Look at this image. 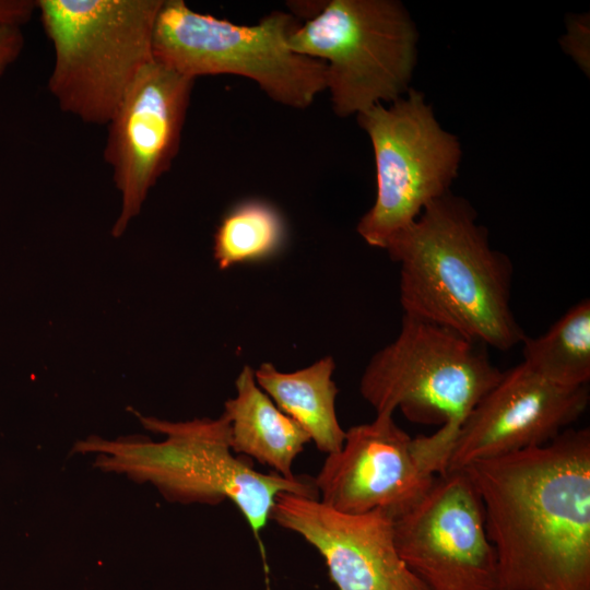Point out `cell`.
Wrapping results in <instances>:
<instances>
[{
	"label": "cell",
	"instance_id": "obj_18",
	"mask_svg": "<svg viewBox=\"0 0 590 590\" xmlns=\"http://www.w3.org/2000/svg\"><path fill=\"white\" fill-rule=\"evenodd\" d=\"M36 11L33 0H0V27H22Z\"/></svg>",
	"mask_w": 590,
	"mask_h": 590
},
{
	"label": "cell",
	"instance_id": "obj_6",
	"mask_svg": "<svg viewBox=\"0 0 590 590\" xmlns=\"http://www.w3.org/2000/svg\"><path fill=\"white\" fill-rule=\"evenodd\" d=\"M299 25L283 11L240 25L197 12L182 0H164L154 27L153 58L192 80L214 74L247 78L272 101L304 109L326 91V66L291 49L288 38Z\"/></svg>",
	"mask_w": 590,
	"mask_h": 590
},
{
	"label": "cell",
	"instance_id": "obj_5",
	"mask_svg": "<svg viewBox=\"0 0 590 590\" xmlns=\"http://www.w3.org/2000/svg\"><path fill=\"white\" fill-rule=\"evenodd\" d=\"M485 347L403 315L397 338L368 362L359 392L376 413L399 409L413 423L437 425L430 438L448 461L468 416L503 375Z\"/></svg>",
	"mask_w": 590,
	"mask_h": 590
},
{
	"label": "cell",
	"instance_id": "obj_3",
	"mask_svg": "<svg viewBox=\"0 0 590 590\" xmlns=\"http://www.w3.org/2000/svg\"><path fill=\"white\" fill-rule=\"evenodd\" d=\"M138 416L146 429L164 434L165 439L105 440L91 436L76 442L74 451L97 453L99 469L150 482L170 502L217 506L229 500L245 518L263 555L261 533L276 497L290 493L319 499L314 477L262 473L236 457L224 414L186 422Z\"/></svg>",
	"mask_w": 590,
	"mask_h": 590
},
{
	"label": "cell",
	"instance_id": "obj_15",
	"mask_svg": "<svg viewBox=\"0 0 590 590\" xmlns=\"http://www.w3.org/2000/svg\"><path fill=\"white\" fill-rule=\"evenodd\" d=\"M334 368L333 357L326 356L291 373L279 370L272 363L255 369L258 386L327 455L339 451L345 439L335 412L339 389L332 379Z\"/></svg>",
	"mask_w": 590,
	"mask_h": 590
},
{
	"label": "cell",
	"instance_id": "obj_17",
	"mask_svg": "<svg viewBox=\"0 0 590 590\" xmlns=\"http://www.w3.org/2000/svg\"><path fill=\"white\" fill-rule=\"evenodd\" d=\"M286 236L280 212L261 200L231 209L214 234L213 256L220 269L266 260L282 248Z\"/></svg>",
	"mask_w": 590,
	"mask_h": 590
},
{
	"label": "cell",
	"instance_id": "obj_8",
	"mask_svg": "<svg viewBox=\"0 0 590 590\" xmlns=\"http://www.w3.org/2000/svg\"><path fill=\"white\" fill-rule=\"evenodd\" d=\"M357 120L371 142L377 182L375 202L361 217L357 233L369 246L386 249L397 233L447 193L460 145L414 90L389 107L373 106Z\"/></svg>",
	"mask_w": 590,
	"mask_h": 590
},
{
	"label": "cell",
	"instance_id": "obj_14",
	"mask_svg": "<svg viewBox=\"0 0 590 590\" xmlns=\"http://www.w3.org/2000/svg\"><path fill=\"white\" fill-rule=\"evenodd\" d=\"M235 388L236 396L225 401L223 412L229 422L233 452L293 477V464L310 441L308 434L258 386L250 366L243 367Z\"/></svg>",
	"mask_w": 590,
	"mask_h": 590
},
{
	"label": "cell",
	"instance_id": "obj_1",
	"mask_svg": "<svg viewBox=\"0 0 590 590\" xmlns=\"http://www.w3.org/2000/svg\"><path fill=\"white\" fill-rule=\"evenodd\" d=\"M498 590H590V429L465 467Z\"/></svg>",
	"mask_w": 590,
	"mask_h": 590
},
{
	"label": "cell",
	"instance_id": "obj_7",
	"mask_svg": "<svg viewBox=\"0 0 590 590\" xmlns=\"http://www.w3.org/2000/svg\"><path fill=\"white\" fill-rule=\"evenodd\" d=\"M416 31L393 0H331L290 36L291 49L326 66V90L340 117L358 115L408 90Z\"/></svg>",
	"mask_w": 590,
	"mask_h": 590
},
{
	"label": "cell",
	"instance_id": "obj_11",
	"mask_svg": "<svg viewBox=\"0 0 590 590\" xmlns=\"http://www.w3.org/2000/svg\"><path fill=\"white\" fill-rule=\"evenodd\" d=\"M436 476L416 438L398 426L392 412H379L345 430L343 446L327 455L314 482L319 500L338 511L379 509L396 519L425 496Z\"/></svg>",
	"mask_w": 590,
	"mask_h": 590
},
{
	"label": "cell",
	"instance_id": "obj_16",
	"mask_svg": "<svg viewBox=\"0 0 590 590\" xmlns=\"http://www.w3.org/2000/svg\"><path fill=\"white\" fill-rule=\"evenodd\" d=\"M523 361L542 377L567 387L590 380V300L571 306L542 335L524 337Z\"/></svg>",
	"mask_w": 590,
	"mask_h": 590
},
{
	"label": "cell",
	"instance_id": "obj_10",
	"mask_svg": "<svg viewBox=\"0 0 590 590\" xmlns=\"http://www.w3.org/2000/svg\"><path fill=\"white\" fill-rule=\"evenodd\" d=\"M194 80L153 60L134 78L108 123L104 150L121 193L118 237L137 216L158 178L176 157Z\"/></svg>",
	"mask_w": 590,
	"mask_h": 590
},
{
	"label": "cell",
	"instance_id": "obj_2",
	"mask_svg": "<svg viewBox=\"0 0 590 590\" xmlns=\"http://www.w3.org/2000/svg\"><path fill=\"white\" fill-rule=\"evenodd\" d=\"M386 250L400 268L403 315L507 351L526 337L511 305L512 264L489 245L472 208L446 193Z\"/></svg>",
	"mask_w": 590,
	"mask_h": 590
},
{
	"label": "cell",
	"instance_id": "obj_19",
	"mask_svg": "<svg viewBox=\"0 0 590 590\" xmlns=\"http://www.w3.org/2000/svg\"><path fill=\"white\" fill-rule=\"evenodd\" d=\"M23 47L21 27H0V79L20 57Z\"/></svg>",
	"mask_w": 590,
	"mask_h": 590
},
{
	"label": "cell",
	"instance_id": "obj_13",
	"mask_svg": "<svg viewBox=\"0 0 590 590\" xmlns=\"http://www.w3.org/2000/svg\"><path fill=\"white\" fill-rule=\"evenodd\" d=\"M270 520L320 554L337 590H427L401 558L393 519L382 510L351 515L318 498L282 493Z\"/></svg>",
	"mask_w": 590,
	"mask_h": 590
},
{
	"label": "cell",
	"instance_id": "obj_4",
	"mask_svg": "<svg viewBox=\"0 0 590 590\" xmlns=\"http://www.w3.org/2000/svg\"><path fill=\"white\" fill-rule=\"evenodd\" d=\"M164 0H37L54 48L48 88L60 109L107 125L127 88L153 58Z\"/></svg>",
	"mask_w": 590,
	"mask_h": 590
},
{
	"label": "cell",
	"instance_id": "obj_9",
	"mask_svg": "<svg viewBox=\"0 0 590 590\" xmlns=\"http://www.w3.org/2000/svg\"><path fill=\"white\" fill-rule=\"evenodd\" d=\"M393 531L401 558L427 590H498L484 507L465 470L438 474L425 496L393 519Z\"/></svg>",
	"mask_w": 590,
	"mask_h": 590
},
{
	"label": "cell",
	"instance_id": "obj_12",
	"mask_svg": "<svg viewBox=\"0 0 590 590\" xmlns=\"http://www.w3.org/2000/svg\"><path fill=\"white\" fill-rule=\"evenodd\" d=\"M589 399L587 386L555 384L521 362L503 371L472 410L445 472L552 441L585 413Z\"/></svg>",
	"mask_w": 590,
	"mask_h": 590
}]
</instances>
